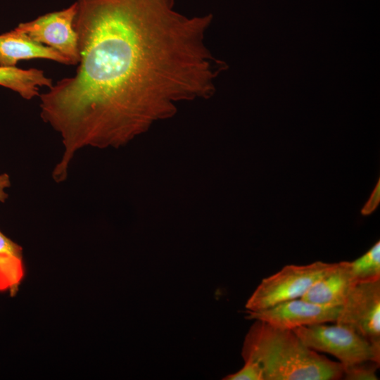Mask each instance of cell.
Returning a JSON list of instances; mask_svg holds the SVG:
<instances>
[{
  "label": "cell",
  "instance_id": "1",
  "mask_svg": "<svg viewBox=\"0 0 380 380\" xmlns=\"http://www.w3.org/2000/svg\"><path fill=\"white\" fill-rule=\"evenodd\" d=\"M76 2L75 74L39 96L41 118L62 139L58 183L80 149L122 145L177 103L211 96L226 66L207 46L211 14L186 16L175 0Z\"/></svg>",
  "mask_w": 380,
  "mask_h": 380
},
{
  "label": "cell",
  "instance_id": "2",
  "mask_svg": "<svg viewBox=\"0 0 380 380\" xmlns=\"http://www.w3.org/2000/svg\"><path fill=\"white\" fill-rule=\"evenodd\" d=\"M244 361L258 363L264 380H337L343 367L305 345L290 329L255 320L243 341Z\"/></svg>",
  "mask_w": 380,
  "mask_h": 380
},
{
  "label": "cell",
  "instance_id": "3",
  "mask_svg": "<svg viewBox=\"0 0 380 380\" xmlns=\"http://www.w3.org/2000/svg\"><path fill=\"white\" fill-rule=\"evenodd\" d=\"M292 331L310 348L336 357L343 367L367 360L380 362V346L371 343L347 325L319 323Z\"/></svg>",
  "mask_w": 380,
  "mask_h": 380
},
{
  "label": "cell",
  "instance_id": "4",
  "mask_svg": "<svg viewBox=\"0 0 380 380\" xmlns=\"http://www.w3.org/2000/svg\"><path fill=\"white\" fill-rule=\"evenodd\" d=\"M334 264L316 261L304 265L284 266L262 280L246 302L247 310H260L286 300L300 298Z\"/></svg>",
  "mask_w": 380,
  "mask_h": 380
},
{
  "label": "cell",
  "instance_id": "5",
  "mask_svg": "<svg viewBox=\"0 0 380 380\" xmlns=\"http://www.w3.org/2000/svg\"><path fill=\"white\" fill-rule=\"evenodd\" d=\"M77 8L75 2L67 8L20 23L16 28L35 42L55 49L70 65H75L80 61L77 35L73 26Z\"/></svg>",
  "mask_w": 380,
  "mask_h": 380
},
{
  "label": "cell",
  "instance_id": "6",
  "mask_svg": "<svg viewBox=\"0 0 380 380\" xmlns=\"http://www.w3.org/2000/svg\"><path fill=\"white\" fill-rule=\"evenodd\" d=\"M335 322L350 327L371 343L380 346V280L356 284Z\"/></svg>",
  "mask_w": 380,
  "mask_h": 380
},
{
  "label": "cell",
  "instance_id": "7",
  "mask_svg": "<svg viewBox=\"0 0 380 380\" xmlns=\"http://www.w3.org/2000/svg\"><path fill=\"white\" fill-rule=\"evenodd\" d=\"M341 309V306L319 305L300 298L260 310H247L246 318L260 320L279 329L292 330L305 325L336 322Z\"/></svg>",
  "mask_w": 380,
  "mask_h": 380
},
{
  "label": "cell",
  "instance_id": "8",
  "mask_svg": "<svg viewBox=\"0 0 380 380\" xmlns=\"http://www.w3.org/2000/svg\"><path fill=\"white\" fill-rule=\"evenodd\" d=\"M355 284L349 262H337L315 281L300 298L323 306H342Z\"/></svg>",
  "mask_w": 380,
  "mask_h": 380
},
{
  "label": "cell",
  "instance_id": "9",
  "mask_svg": "<svg viewBox=\"0 0 380 380\" xmlns=\"http://www.w3.org/2000/svg\"><path fill=\"white\" fill-rule=\"evenodd\" d=\"M43 58L64 65L69 61L59 52L33 40L16 27L0 34V65L15 67L18 61Z\"/></svg>",
  "mask_w": 380,
  "mask_h": 380
},
{
  "label": "cell",
  "instance_id": "10",
  "mask_svg": "<svg viewBox=\"0 0 380 380\" xmlns=\"http://www.w3.org/2000/svg\"><path fill=\"white\" fill-rule=\"evenodd\" d=\"M52 85V80L42 70L0 65V86L18 93L24 99L39 96L40 87L49 89Z\"/></svg>",
  "mask_w": 380,
  "mask_h": 380
},
{
  "label": "cell",
  "instance_id": "11",
  "mask_svg": "<svg viewBox=\"0 0 380 380\" xmlns=\"http://www.w3.org/2000/svg\"><path fill=\"white\" fill-rule=\"evenodd\" d=\"M24 274L22 247L0 230V291L15 296Z\"/></svg>",
  "mask_w": 380,
  "mask_h": 380
},
{
  "label": "cell",
  "instance_id": "12",
  "mask_svg": "<svg viewBox=\"0 0 380 380\" xmlns=\"http://www.w3.org/2000/svg\"><path fill=\"white\" fill-rule=\"evenodd\" d=\"M356 284L380 280V242L376 241L365 253L349 262Z\"/></svg>",
  "mask_w": 380,
  "mask_h": 380
},
{
  "label": "cell",
  "instance_id": "13",
  "mask_svg": "<svg viewBox=\"0 0 380 380\" xmlns=\"http://www.w3.org/2000/svg\"><path fill=\"white\" fill-rule=\"evenodd\" d=\"M380 362L367 360L343 367V378L346 380H377L376 371Z\"/></svg>",
  "mask_w": 380,
  "mask_h": 380
},
{
  "label": "cell",
  "instance_id": "14",
  "mask_svg": "<svg viewBox=\"0 0 380 380\" xmlns=\"http://www.w3.org/2000/svg\"><path fill=\"white\" fill-rule=\"evenodd\" d=\"M224 380H264L260 366L252 361H244L243 367L238 372L229 374Z\"/></svg>",
  "mask_w": 380,
  "mask_h": 380
},
{
  "label": "cell",
  "instance_id": "15",
  "mask_svg": "<svg viewBox=\"0 0 380 380\" xmlns=\"http://www.w3.org/2000/svg\"><path fill=\"white\" fill-rule=\"evenodd\" d=\"M379 180L378 184L376 185L375 189H374L367 203L365 204L364 208L362 209V214L365 215H369L372 213L377 207L379 203Z\"/></svg>",
  "mask_w": 380,
  "mask_h": 380
},
{
  "label": "cell",
  "instance_id": "16",
  "mask_svg": "<svg viewBox=\"0 0 380 380\" xmlns=\"http://www.w3.org/2000/svg\"><path fill=\"white\" fill-rule=\"evenodd\" d=\"M11 186L10 177L7 173L0 174V203H4L8 198V195L6 189Z\"/></svg>",
  "mask_w": 380,
  "mask_h": 380
}]
</instances>
